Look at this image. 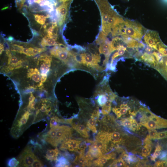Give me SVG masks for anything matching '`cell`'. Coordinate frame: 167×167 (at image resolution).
<instances>
[{
  "instance_id": "cell-1",
  "label": "cell",
  "mask_w": 167,
  "mask_h": 167,
  "mask_svg": "<svg viewBox=\"0 0 167 167\" xmlns=\"http://www.w3.org/2000/svg\"><path fill=\"white\" fill-rule=\"evenodd\" d=\"M71 128L65 125H58L51 128L44 136L46 141L54 147L62 143L71 136Z\"/></svg>"
},
{
  "instance_id": "cell-2",
  "label": "cell",
  "mask_w": 167,
  "mask_h": 167,
  "mask_svg": "<svg viewBox=\"0 0 167 167\" xmlns=\"http://www.w3.org/2000/svg\"><path fill=\"white\" fill-rule=\"evenodd\" d=\"M147 30L138 22L125 19L121 35H126L139 42Z\"/></svg>"
},
{
  "instance_id": "cell-3",
  "label": "cell",
  "mask_w": 167,
  "mask_h": 167,
  "mask_svg": "<svg viewBox=\"0 0 167 167\" xmlns=\"http://www.w3.org/2000/svg\"><path fill=\"white\" fill-rule=\"evenodd\" d=\"M53 108V104L50 101L45 99H41L36 108L33 123L43 120L51 115Z\"/></svg>"
},
{
  "instance_id": "cell-4",
  "label": "cell",
  "mask_w": 167,
  "mask_h": 167,
  "mask_svg": "<svg viewBox=\"0 0 167 167\" xmlns=\"http://www.w3.org/2000/svg\"><path fill=\"white\" fill-rule=\"evenodd\" d=\"M31 111L28 110L25 111L19 118L17 119L11 128V133L15 137H18L23 133L28 126V120L31 116Z\"/></svg>"
},
{
  "instance_id": "cell-5",
  "label": "cell",
  "mask_w": 167,
  "mask_h": 167,
  "mask_svg": "<svg viewBox=\"0 0 167 167\" xmlns=\"http://www.w3.org/2000/svg\"><path fill=\"white\" fill-rule=\"evenodd\" d=\"M95 1L99 7L101 14L102 31L106 35L108 20L110 15L114 11L111 8L106 0Z\"/></svg>"
},
{
  "instance_id": "cell-6",
  "label": "cell",
  "mask_w": 167,
  "mask_h": 167,
  "mask_svg": "<svg viewBox=\"0 0 167 167\" xmlns=\"http://www.w3.org/2000/svg\"><path fill=\"white\" fill-rule=\"evenodd\" d=\"M36 158L37 157L32 151L31 147L27 146L19 156L18 160L19 163L18 166L32 167Z\"/></svg>"
},
{
  "instance_id": "cell-7",
  "label": "cell",
  "mask_w": 167,
  "mask_h": 167,
  "mask_svg": "<svg viewBox=\"0 0 167 167\" xmlns=\"http://www.w3.org/2000/svg\"><path fill=\"white\" fill-rule=\"evenodd\" d=\"M81 141L68 138L62 143L60 149L62 150H68L71 151L76 152L80 150Z\"/></svg>"
},
{
  "instance_id": "cell-8",
  "label": "cell",
  "mask_w": 167,
  "mask_h": 167,
  "mask_svg": "<svg viewBox=\"0 0 167 167\" xmlns=\"http://www.w3.org/2000/svg\"><path fill=\"white\" fill-rule=\"evenodd\" d=\"M88 146V151L85 156L89 161H91L94 158H98L103 155L101 149L94 141H92L91 144Z\"/></svg>"
},
{
  "instance_id": "cell-9",
  "label": "cell",
  "mask_w": 167,
  "mask_h": 167,
  "mask_svg": "<svg viewBox=\"0 0 167 167\" xmlns=\"http://www.w3.org/2000/svg\"><path fill=\"white\" fill-rule=\"evenodd\" d=\"M69 3L70 2L63 3L56 9V15L59 26L62 25L65 20Z\"/></svg>"
},
{
  "instance_id": "cell-10",
  "label": "cell",
  "mask_w": 167,
  "mask_h": 167,
  "mask_svg": "<svg viewBox=\"0 0 167 167\" xmlns=\"http://www.w3.org/2000/svg\"><path fill=\"white\" fill-rule=\"evenodd\" d=\"M109 132L110 141L114 145L115 148L119 147L120 144L123 143L124 138L122 133L116 129Z\"/></svg>"
},
{
  "instance_id": "cell-11",
  "label": "cell",
  "mask_w": 167,
  "mask_h": 167,
  "mask_svg": "<svg viewBox=\"0 0 167 167\" xmlns=\"http://www.w3.org/2000/svg\"><path fill=\"white\" fill-rule=\"evenodd\" d=\"M116 154L113 152L109 154L102 155L101 156L98 158L93 162V164L95 166L99 167H102L105 164L108 160L115 158Z\"/></svg>"
},
{
  "instance_id": "cell-12",
  "label": "cell",
  "mask_w": 167,
  "mask_h": 167,
  "mask_svg": "<svg viewBox=\"0 0 167 167\" xmlns=\"http://www.w3.org/2000/svg\"><path fill=\"white\" fill-rule=\"evenodd\" d=\"M85 149L80 150L79 154L77 156L74 163L82 167L89 166L91 165V161H89L86 158L84 152Z\"/></svg>"
},
{
  "instance_id": "cell-13",
  "label": "cell",
  "mask_w": 167,
  "mask_h": 167,
  "mask_svg": "<svg viewBox=\"0 0 167 167\" xmlns=\"http://www.w3.org/2000/svg\"><path fill=\"white\" fill-rule=\"evenodd\" d=\"M73 128L82 136L87 138L89 137L88 130L83 124L73 123L71 124Z\"/></svg>"
},
{
  "instance_id": "cell-14",
  "label": "cell",
  "mask_w": 167,
  "mask_h": 167,
  "mask_svg": "<svg viewBox=\"0 0 167 167\" xmlns=\"http://www.w3.org/2000/svg\"><path fill=\"white\" fill-rule=\"evenodd\" d=\"M56 35L52 36H49L48 35L46 36L43 38L41 42V45L44 47L46 46H53L57 45L58 44L56 43L57 37Z\"/></svg>"
},
{
  "instance_id": "cell-15",
  "label": "cell",
  "mask_w": 167,
  "mask_h": 167,
  "mask_svg": "<svg viewBox=\"0 0 167 167\" xmlns=\"http://www.w3.org/2000/svg\"><path fill=\"white\" fill-rule=\"evenodd\" d=\"M59 153V151L57 148L54 149H49L46 152L45 157L49 161H56Z\"/></svg>"
},
{
  "instance_id": "cell-16",
  "label": "cell",
  "mask_w": 167,
  "mask_h": 167,
  "mask_svg": "<svg viewBox=\"0 0 167 167\" xmlns=\"http://www.w3.org/2000/svg\"><path fill=\"white\" fill-rule=\"evenodd\" d=\"M97 120V119L91 117L87 122L86 124L88 128L94 134H96L97 132L96 124Z\"/></svg>"
},
{
  "instance_id": "cell-17",
  "label": "cell",
  "mask_w": 167,
  "mask_h": 167,
  "mask_svg": "<svg viewBox=\"0 0 167 167\" xmlns=\"http://www.w3.org/2000/svg\"><path fill=\"white\" fill-rule=\"evenodd\" d=\"M70 164L68 160L64 156H60L56 161L55 166L56 167H68Z\"/></svg>"
},
{
  "instance_id": "cell-18",
  "label": "cell",
  "mask_w": 167,
  "mask_h": 167,
  "mask_svg": "<svg viewBox=\"0 0 167 167\" xmlns=\"http://www.w3.org/2000/svg\"><path fill=\"white\" fill-rule=\"evenodd\" d=\"M66 123V119L59 118L56 116H53L50 118V127L51 128L59 125V123Z\"/></svg>"
},
{
  "instance_id": "cell-19",
  "label": "cell",
  "mask_w": 167,
  "mask_h": 167,
  "mask_svg": "<svg viewBox=\"0 0 167 167\" xmlns=\"http://www.w3.org/2000/svg\"><path fill=\"white\" fill-rule=\"evenodd\" d=\"M144 144L145 145L143 146L141 150V154L143 156L146 157L150 155L153 144Z\"/></svg>"
},
{
  "instance_id": "cell-20",
  "label": "cell",
  "mask_w": 167,
  "mask_h": 167,
  "mask_svg": "<svg viewBox=\"0 0 167 167\" xmlns=\"http://www.w3.org/2000/svg\"><path fill=\"white\" fill-rule=\"evenodd\" d=\"M109 167H128V165L121 157L116 159L110 165Z\"/></svg>"
},
{
  "instance_id": "cell-21",
  "label": "cell",
  "mask_w": 167,
  "mask_h": 167,
  "mask_svg": "<svg viewBox=\"0 0 167 167\" xmlns=\"http://www.w3.org/2000/svg\"><path fill=\"white\" fill-rule=\"evenodd\" d=\"M112 101H108L102 106L101 113L104 115L108 114L111 111Z\"/></svg>"
},
{
  "instance_id": "cell-22",
  "label": "cell",
  "mask_w": 167,
  "mask_h": 167,
  "mask_svg": "<svg viewBox=\"0 0 167 167\" xmlns=\"http://www.w3.org/2000/svg\"><path fill=\"white\" fill-rule=\"evenodd\" d=\"M161 147L159 144H157L156 146L154 152L153 154L150 156V159L151 161H155L156 159L159 156L161 153Z\"/></svg>"
},
{
  "instance_id": "cell-23",
  "label": "cell",
  "mask_w": 167,
  "mask_h": 167,
  "mask_svg": "<svg viewBox=\"0 0 167 167\" xmlns=\"http://www.w3.org/2000/svg\"><path fill=\"white\" fill-rule=\"evenodd\" d=\"M120 122L121 125L126 127L131 130V122L130 116L126 118L121 119L120 120Z\"/></svg>"
},
{
  "instance_id": "cell-24",
  "label": "cell",
  "mask_w": 167,
  "mask_h": 167,
  "mask_svg": "<svg viewBox=\"0 0 167 167\" xmlns=\"http://www.w3.org/2000/svg\"><path fill=\"white\" fill-rule=\"evenodd\" d=\"M148 134L146 137L150 139H156L158 132L155 129H148Z\"/></svg>"
},
{
  "instance_id": "cell-25",
  "label": "cell",
  "mask_w": 167,
  "mask_h": 167,
  "mask_svg": "<svg viewBox=\"0 0 167 167\" xmlns=\"http://www.w3.org/2000/svg\"><path fill=\"white\" fill-rule=\"evenodd\" d=\"M19 163V161L18 159L13 157L9 159L7 162V164L9 167H15L18 166Z\"/></svg>"
},
{
  "instance_id": "cell-26",
  "label": "cell",
  "mask_w": 167,
  "mask_h": 167,
  "mask_svg": "<svg viewBox=\"0 0 167 167\" xmlns=\"http://www.w3.org/2000/svg\"><path fill=\"white\" fill-rule=\"evenodd\" d=\"M154 167H167L166 159L156 161L154 164Z\"/></svg>"
},
{
  "instance_id": "cell-27",
  "label": "cell",
  "mask_w": 167,
  "mask_h": 167,
  "mask_svg": "<svg viewBox=\"0 0 167 167\" xmlns=\"http://www.w3.org/2000/svg\"><path fill=\"white\" fill-rule=\"evenodd\" d=\"M167 138V130L162 132H158L157 139Z\"/></svg>"
},
{
  "instance_id": "cell-28",
  "label": "cell",
  "mask_w": 167,
  "mask_h": 167,
  "mask_svg": "<svg viewBox=\"0 0 167 167\" xmlns=\"http://www.w3.org/2000/svg\"><path fill=\"white\" fill-rule=\"evenodd\" d=\"M44 165L42 162L38 158H36L34 161L32 167H43Z\"/></svg>"
},
{
  "instance_id": "cell-29",
  "label": "cell",
  "mask_w": 167,
  "mask_h": 167,
  "mask_svg": "<svg viewBox=\"0 0 167 167\" xmlns=\"http://www.w3.org/2000/svg\"><path fill=\"white\" fill-rule=\"evenodd\" d=\"M136 163L135 165L136 167H146L147 166L146 161L145 160H140Z\"/></svg>"
},
{
  "instance_id": "cell-30",
  "label": "cell",
  "mask_w": 167,
  "mask_h": 167,
  "mask_svg": "<svg viewBox=\"0 0 167 167\" xmlns=\"http://www.w3.org/2000/svg\"><path fill=\"white\" fill-rule=\"evenodd\" d=\"M159 158L160 160H165L167 159V150H164L161 152Z\"/></svg>"
},
{
  "instance_id": "cell-31",
  "label": "cell",
  "mask_w": 167,
  "mask_h": 167,
  "mask_svg": "<svg viewBox=\"0 0 167 167\" xmlns=\"http://www.w3.org/2000/svg\"><path fill=\"white\" fill-rule=\"evenodd\" d=\"M47 16H45L43 15H39V19L37 21L38 23L42 25L45 24Z\"/></svg>"
},
{
  "instance_id": "cell-32",
  "label": "cell",
  "mask_w": 167,
  "mask_h": 167,
  "mask_svg": "<svg viewBox=\"0 0 167 167\" xmlns=\"http://www.w3.org/2000/svg\"><path fill=\"white\" fill-rule=\"evenodd\" d=\"M4 50V46L3 45L0 44V54H1L2 52Z\"/></svg>"
},
{
  "instance_id": "cell-33",
  "label": "cell",
  "mask_w": 167,
  "mask_h": 167,
  "mask_svg": "<svg viewBox=\"0 0 167 167\" xmlns=\"http://www.w3.org/2000/svg\"><path fill=\"white\" fill-rule=\"evenodd\" d=\"M166 161H167V159H166Z\"/></svg>"
},
{
  "instance_id": "cell-34",
  "label": "cell",
  "mask_w": 167,
  "mask_h": 167,
  "mask_svg": "<svg viewBox=\"0 0 167 167\" xmlns=\"http://www.w3.org/2000/svg\"></svg>"
}]
</instances>
